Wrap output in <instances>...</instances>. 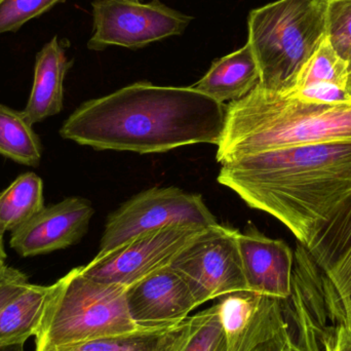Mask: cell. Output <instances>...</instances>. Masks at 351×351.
<instances>
[{
  "mask_svg": "<svg viewBox=\"0 0 351 351\" xmlns=\"http://www.w3.org/2000/svg\"><path fill=\"white\" fill-rule=\"evenodd\" d=\"M289 95L303 99V100L313 101L319 103H341L350 101L351 97L348 95L346 88L332 84V82H313L302 88H297Z\"/></svg>",
  "mask_w": 351,
  "mask_h": 351,
  "instance_id": "d4e9b609",
  "label": "cell"
},
{
  "mask_svg": "<svg viewBox=\"0 0 351 351\" xmlns=\"http://www.w3.org/2000/svg\"><path fill=\"white\" fill-rule=\"evenodd\" d=\"M71 64L57 36L37 53L32 90L28 103L22 111L31 125L61 112L64 80Z\"/></svg>",
  "mask_w": 351,
  "mask_h": 351,
  "instance_id": "5bb4252c",
  "label": "cell"
},
{
  "mask_svg": "<svg viewBox=\"0 0 351 351\" xmlns=\"http://www.w3.org/2000/svg\"><path fill=\"white\" fill-rule=\"evenodd\" d=\"M94 33L88 43L93 51L109 45L138 49L182 34L192 16L169 8L160 0L149 3L131 0H95Z\"/></svg>",
  "mask_w": 351,
  "mask_h": 351,
  "instance_id": "30bf717a",
  "label": "cell"
},
{
  "mask_svg": "<svg viewBox=\"0 0 351 351\" xmlns=\"http://www.w3.org/2000/svg\"><path fill=\"white\" fill-rule=\"evenodd\" d=\"M189 337L182 351H228L219 303L192 315Z\"/></svg>",
  "mask_w": 351,
  "mask_h": 351,
  "instance_id": "7402d4cb",
  "label": "cell"
},
{
  "mask_svg": "<svg viewBox=\"0 0 351 351\" xmlns=\"http://www.w3.org/2000/svg\"><path fill=\"white\" fill-rule=\"evenodd\" d=\"M65 0H0V35L16 32L32 19Z\"/></svg>",
  "mask_w": 351,
  "mask_h": 351,
  "instance_id": "cb8c5ba5",
  "label": "cell"
},
{
  "mask_svg": "<svg viewBox=\"0 0 351 351\" xmlns=\"http://www.w3.org/2000/svg\"><path fill=\"white\" fill-rule=\"evenodd\" d=\"M346 90L351 97V61L348 62V84H346Z\"/></svg>",
  "mask_w": 351,
  "mask_h": 351,
  "instance_id": "f546056e",
  "label": "cell"
},
{
  "mask_svg": "<svg viewBox=\"0 0 351 351\" xmlns=\"http://www.w3.org/2000/svg\"><path fill=\"white\" fill-rule=\"evenodd\" d=\"M206 228L180 224L141 233L107 255L95 257L88 265L82 266V272L98 282L129 288L171 266Z\"/></svg>",
  "mask_w": 351,
  "mask_h": 351,
  "instance_id": "9c48e42d",
  "label": "cell"
},
{
  "mask_svg": "<svg viewBox=\"0 0 351 351\" xmlns=\"http://www.w3.org/2000/svg\"><path fill=\"white\" fill-rule=\"evenodd\" d=\"M259 82V67L247 43L241 49L215 60L206 75L192 88L225 104L247 96Z\"/></svg>",
  "mask_w": 351,
  "mask_h": 351,
  "instance_id": "9a60e30c",
  "label": "cell"
},
{
  "mask_svg": "<svg viewBox=\"0 0 351 351\" xmlns=\"http://www.w3.org/2000/svg\"><path fill=\"white\" fill-rule=\"evenodd\" d=\"M327 0H278L251 10L247 41L260 71L258 86L288 94L326 38Z\"/></svg>",
  "mask_w": 351,
  "mask_h": 351,
  "instance_id": "277c9868",
  "label": "cell"
},
{
  "mask_svg": "<svg viewBox=\"0 0 351 351\" xmlns=\"http://www.w3.org/2000/svg\"><path fill=\"white\" fill-rule=\"evenodd\" d=\"M239 233L237 229L220 224L208 227L171 264L187 282L197 306L249 291L237 243Z\"/></svg>",
  "mask_w": 351,
  "mask_h": 351,
  "instance_id": "ba28073f",
  "label": "cell"
},
{
  "mask_svg": "<svg viewBox=\"0 0 351 351\" xmlns=\"http://www.w3.org/2000/svg\"><path fill=\"white\" fill-rule=\"evenodd\" d=\"M307 249L327 278L351 269V197Z\"/></svg>",
  "mask_w": 351,
  "mask_h": 351,
  "instance_id": "ac0fdd59",
  "label": "cell"
},
{
  "mask_svg": "<svg viewBox=\"0 0 351 351\" xmlns=\"http://www.w3.org/2000/svg\"><path fill=\"white\" fill-rule=\"evenodd\" d=\"M131 1L141 2V0H131Z\"/></svg>",
  "mask_w": 351,
  "mask_h": 351,
  "instance_id": "4dcf8cb0",
  "label": "cell"
},
{
  "mask_svg": "<svg viewBox=\"0 0 351 351\" xmlns=\"http://www.w3.org/2000/svg\"><path fill=\"white\" fill-rule=\"evenodd\" d=\"M0 351H25V343L1 344Z\"/></svg>",
  "mask_w": 351,
  "mask_h": 351,
  "instance_id": "f1b7e54d",
  "label": "cell"
},
{
  "mask_svg": "<svg viewBox=\"0 0 351 351\" xmlns=\"http://www.w3.org/2000/svg\"><path fill=\"white\" fill-rule=\"evenodd\" d=\"M127 289L88 278L82 266L57 282L35 337V351L111 337L138 329L130 315Z\"/></svg>",
  "mask_w": 351,
  "mask_h": 351,
  "instance_id": "5b68a950",
  "label": "cell"
},
{
  "mask_svg": "<svg viewBox=\"0 0 351 351\" xmlns=\"http://www.w3.org/2000/svg\"><path fill=\"white\" fill-rule=\"evenodd\" d=\"M95 210L86 198H65L43 208L26 224L12 231L10 245L22 257L66 249L88 232Z\"/></svg>",
  "mask_w": 351,
  "mask_h": 351,
  "instance_id": "8fae6325",
  "label": "cell"
},
{
  "mask_svg": "<svg viewBox=\"0 0 351 351\" xmlns=\"http://www.w3.org/2000/svg\"><path fill=\"white\" fill-rule=\"evenodd\" d=\"M326 36L342 59L351 61V0H327Z\"/></svg>",
  "mask_w": 351,
  "mask_h": 351,
  "instance_id": "603a6c76",
  "label": "cell"
},
{
  "mask_svg": "<svg viewBox=\"0 0 351 351\" xmlns=\"http://www.w3.org/2000/svg\"><path fill=\"white\" fill-rule=\"evenodd\" d=\"M239 254L250 292L287 299L292 291L294 251L282 239H270L249 224L239 231Z\"/></svg>",
  "mask_w": 351,
  "mask_h": 351,
  "instance_id": "7c38bea8",
  "label": "cell"
},
{
  "mask_svg": "<svg viewBox=\"0 0 351 351\" xmlns=\"http://www.w3.org/2000/svg\"><path fill=\"white\" fill-rule=\"evenodd\" d=\"M219 305L228 351L325 350V330L286 299L243 291Z\"/></svg>",
  "mask_w": 351,
  "mask_h": 351,
  "instance_id": "8992f818",
  "label": "cell"
},
{
  "mask_svg": "<svg viewBox=\"0 0 351 351\" xmlns=\"http://www.w3.org/2000/svg\"><path fill=\"white\" fill-rule=\"evenodd\" d=\"M127 303L134 323L143 328L178 323L198 307L187 282L171 266L129 287Z\"/></svg>",
  "mask_w": 351,
  "mask_h": 351,
  "instance_id": "4fadbf2b",
  "label": "cell"
},
{
  "mask_svg": "<svg viewBox=\"0 0 351 351\" xmlns=\"http://www.w3.org/2000/svg\"><path fill=\"white\" fill-rule=\"evenodd\" d=\"M226 104L192 86L140 82L80 105L60 135L97 150L162 154L194 144L218 145Z\"/></svg>",
  "mask_w": 351,
  "mask_h": 351,
  "instance_id": "6da1fadb",
  "label": "cell"
},
{
  "mask_svg": "<svg viewBox=\"0 0 351 351\" xmlns=\"http://www.w3.org/2000/svg\"><path fill=\"white\" fill-rule=\"evenodd\" d=\"M218 182L278 219L307 247L351 197V143L243 156L223 164Z\"/></svg>",
  "mask_w": 351,
  "mask_h": 351,
  "instance_id": "7a4b0ae2",
  "label": "cell"
},
{
  "mask_svg": "<svg viewBox=\"0 0 351 351\" xmlns=\"http://www.w3.org/2000/svg\"><path fill=\"white\" fill-rule=\"evenodd\" d=\"M219 224L199 194L180 188L154 187L140 192L119 206L107 219L101 239L100 258L141 233L171 225Z\"/></svg>",
  "mask_w": 351,
  "mask_h": 351,
  "instance_id": "52a82bcc",
  "label": "cell"
},
{
  "mask_svg": "<svg viewBox=\"0 0 351 351\" xmlns=\"http://www.w3.org/2000/svg\"><path fill=\"white\" fill-rule=\"evenodd\" d=\"M348 68V62L342 59L334 51L326 36L317 51L301 70L294 88L291 92L307 84L319 82H332L346 88Z\"/></svg>",
  "mask_w": 351,
  "mask_h": 351,
  "instance_id": "44dd1931",
  "label": "cell"
},
{
  "mask_svg": "<svg viewBox=\"0 0 351 351\" xmlns=\"http://www.w3.org/2000/svg\"><path fill=\"white\" fill-rule=\"evenodd\" d=\"M45 208L43 182L32 172L19 176L0 192V230L14 231Z\"/></svg>",
  "mask_w": 351,
  "mask_h": 351,
  "instance_id": "d6986e66",
  "label": "cell"
},
{
  "mask_svg": "<svg viewBox=\"0 0 351 351\" xmlns=\"http://www.w3.org/2000/svg\"><path fill=\"white\" fill-rule=\"evenodd\" d=\"M351 143V100L319 103L256 86L226 104V117L216 160L298 146Z\"/></svg>",
  "mask_w": 351,
  "mask_h": 351,
  "instance_id": "3957f363",
  "label": "cell"
},
{
  "mask_svg": "<svg viewBox=\"0 0 351 351\" xmlns=\"http://www.w3.org/2000/svg\"><path fill=\"white\" fill-rule=\"evenodd\" d=\"M30 284L24 272L6 265L0 270V311Z\"/></svg>",
  "mask_w": 351,
  "mask_h": 351,
  "instance_id": "484cf974",
  "label": "cell"
},
{
  "mask_svg": "<svg viewBox=\"0 0 351 351\" xmlns=\"http://www.w3.org/2000/svg\"><path fill=\"white\" fill-rule=\"evenodd\" d=\"M329 351H351V326L336 323L324 339Z\"/></svg>",
  "mask_w": 351,
  "mask_h": 351,
  "instance_id": "4316f807",
  "label": "cell"
},
{
  "mask_svg": "<svg viewBox=\"0 0 351 351\" xmlns=\"http://www.w3.org/2000/svg\"><path fill=\"white\" fill-rule=\"evenodd\" d=\"M193 319L156 327H139L128 333L62 346L53 351H182Z\"/></svg>",
  "mask_w": 351,
  "mask_h": 351,
  "instance_id": "2e32d148",
  "label": "cell"
},
{
  "mask_svg": "<svg viewBox=\"0 0 351 351\" xmlns=\"http://www.w3.org/2000/svg\"><path fill=\"white\" fill-rule=\"evenodd\" d=\"M56 289L57 282L51 286L29 284L0 311V346L25 343L36 335Z\"/></svg>",
  "mask_w": 351,
  "mask_h": 351,
  "instance_id": "e0dca14e",
  "label": "cell"
},
{
  "mask_svg": "<svg viewBox=\"0 0 351 351\" xmlns=\"http://www.w3.org/2000/svg\"><path fill=\"white\" fill-rule=\"evenodd\" d=\"M0 154L28 167L41 160V144L22 111L0 104Z\"/></svg>",
  "mask_w": 351,
  "mask_h": 351,
  "instance_id": "ffe728a7",
  "label": "cell"
},
{
  "mask_svg": "<svg viewBox=\"0 0 351 351\" xmlns=\"http://www.w3.org/2000/svg\"><path fill=\"white\" fill-rule=\"evenodd\" d=\"M3 234L4 232L0 230V270L6 266V253L5 250H4Z\"/></svg>",
  "mask_w": 351,
  "mask_h": 351,
  "instance_id": "83f0119b",
  "label": "cell"
}]
</instances>
